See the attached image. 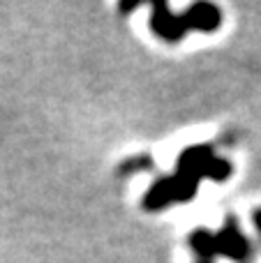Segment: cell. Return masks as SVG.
<instances>
[{"instance_id":"1","label":"cell","mask_w":261,"mask_h":263,"mask_svg":"<svg viewBox=\"0 0 261 263\" xmlns=\"http://www.w3.org/2000/svg\"><path fill=\"white\" fill-rule=\"evenodd\" d=\"M257 224H259V229H261V213H257Z\"/></svg>"}]
</instances>
